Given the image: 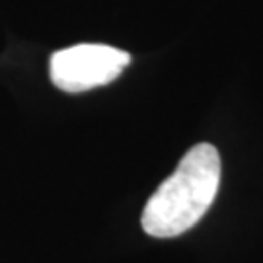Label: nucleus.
Returning a JSON list of instances; mask_svg holds the SVG:
<instances>
[{"label": "nucleus", "mask_w": 263, "mask_h": 263, "mask_svg": "<svg viewBox=\"0 0 263 263\" xmlns=\"http://www.w3.org/2000/svg\"><path fill=\"white\" fill-rule=\"evenodd\" d=\"M218 185V151L207 142L195 144L148 199L142 213L144 232L154 238H176L193 228L215 201Z\"/></svg>", "instance_id": "obj_1"}, {"label": "nucleus", "mask_w": 263, "mask_h": 263, "mask_svg": "<svg viewBox=\"0 0 263 263\" xmlns=\"http://www.w3.org/2000/svg\"><path fill=\"white\" fill-rule=\"evenodd\" d=\"M131 55L121 49L98 43H80L57 51L51 57L53 84L70 94L109 84L127 68Z\"/></svg>", "instance_id": "obj_2"}]
</instances>
